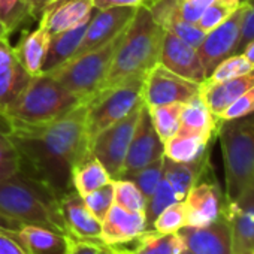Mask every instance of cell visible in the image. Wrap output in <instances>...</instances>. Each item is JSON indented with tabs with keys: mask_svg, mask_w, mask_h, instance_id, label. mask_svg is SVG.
<instances>
[{
	"mask_svg": "<svg viewBox=\"0 0 254 254\" xmlns=\"http://www.w3.org/2000/svg\"><path fill=\"white\" fill-rule=\"evenodd\" d=\"M85 103L54 121L27 126L6 123L0 126L21 156V172L47 186L59 199L72 190V169L90 151L85 133Z\"/></svg>",
	"mask_w": 254,
	"mask_h": 254,
	"instance_id": "1",
	"label": "cell"
},
{
	"mask_svg": "<svg viewBox=\"0 0 254 254\" xmlns=\"http://www.w3.org/2000/svg\"><path fill=\"white\" fill-rule=\"evenodd\" d=\"M20 224L42 226L69 236L59 197L21 171L0 183V226L12 230Z\"/></svg>",
	"mask_w": 254,
	"mask_h": 254,
	"instance_id": "2",
	"label": "cell"
},
{
	"mask_svg": "<svg viewBox=\"0 0 254 254\" xmlns=\"http://www.w3.org/2000/svg\"><path fill=\"white\" fill-rule=\"evenodd\" d=\"M165 33L166 30L156 23L148 8H138L132 23L123 33L100 90L147 75L160 60Z\"/></svg>",
	"mask_w": 254,
	"mask_h": 254,
	"instance_id": "3",
	"label": "cell"
},
{
	"mask_svg": "<svg viewBox=\"0 0 254 254\" xmlns=\"http://www.w3.org/2000/svg\"><path fill=\"white\" fill-rule=\"evenodd\" d=\"M85 103L78 94L62 85L54 76L39 73L32 76L14 103L0 114L6 123L38 126L62 118Z\"/></svg>",
	"mask_w": 254,
	"mask_h": 254,
	"instance_id": "4",
	"label": "cell"
},
{
	"mask_svg": "<svg viewBox=\"0 0 254 254\" xmlns=\"http://www.w3.org/2000/svg\"><path fill=\"white\" fill-rule=\"evenodd\" d=\"M217 136L224 163V200L235 202L244 193L254 190V112L221 121Z\"/></svg>",
	"mask_w": 254,
	"mask_h": 254,
	"instance_id": "5",
	"label": "cell"
},
{
	"mask_svg": "<svg viewBox=\"0 0 254 254\" xmlns=\"http://www.w3.org/2000/svg\"><path fill=\"white\" fill-rule=\"evenodd\" d=\"M144 76H135L121 84L97 91L85 102V133L91 142L102 130L115 124L138 108L142 100Z\"/></svg>",
	"mask_w": 254,
	"mask_h": 254,
	"instance_id": "6",
	"label": "cell"
},
{
	"mask_svg": "<svg viewBox=\"0 0 254 254\" xmlns=\"http://www.w3.org/2000/svg\"><path fill=\"white\" fill-rule=\"evenodd\" d=\"M123 33L118 35L111 42H108L106 45L88 51L64 63L63 66H60L59 69L48 75L54 76L62 85H64L72 93L78 94L82 100H90L102 88L105 82L115 50L123 38Z\"/></svg>",
	"mask_w": 254,
	"mask_h": 254,
	"instance_id": "7",
	"label": "cell"
},
{
	"mask_svg": "<svg viewBox=\"0 0 254 254\" xmlns=\"http://www.w3.org/2000/svg\"><path fill=\"white\" fill-rule=\"evenodd\" d=\"M142 106L144 103L135 108L129 115L109 126L108 129L102 130L90 142L91 154L105 166L112 180H117L121 174L123 163L133 138Z\"/></svg>",
	"mask_w": 254,
	"mask_h": 254,
	"instance_id": "8",
	"label": "cell"
},
{
	"mask_svg": "<svg viewBox=\"0 0 254 254\" xmlns=\"http://www.w3.org/2000/svg\"><path fill=\"white\" fill-rule=\"evenodd\" d=\"M253 2L244 0L236 12H233L224 23L208 32L202 41V44L196 48L206 72V78L212 73V70L227 57L236 54L241 39V32L247 14L251 9Z\"/></svg>",
	"mask_w": 254,
	"mask_h": 254,
	"instance_id": "9",
	"label": "cell"
},
{
	"mask_svg": "<svg viewBox=\"0 0 254 254\" xmlns=\"http://www.w3.org/2000/svg\"><path fill=\"white\" fill-rule=\"evenodd\" d=\"M199 94V84L186 79L163 64L157 63L144 78L142 100L145 106H159L168 103H187Z\"/></svg>",
	"mask_w": 254,
	"mask_h": 254,
	"instance_id": "10",
	"label": "cell"
},
{
	"mask_svg": "<svg viewBox=\"0 0 254 254\" xmlns=\"http://www.w3.org/2000/svg\"><path fill=\"white\" fill-rule=\"evenodd\" d=\"M138 8H109V9H94L87 30L82 36V41L73 54V59L97 50L112 39H115L118 35H121L129 24L132 23ZM69 60V62H70Z\"/></svg>",
	"mask_w": 254,
	"mask_h": 254,
	"instance_id": "11",
	"label": "cell"
},
{
	"mask_svg": "<svg viewBox=\"0 0 254 254\" xmlns=\"http://www.w3.org/2000/svg\"><path fill=\"white\" fill-rule=\"evenodd\" d=\"M162 157H165V144L159 138L154 126L150 120L148 108L144 103L133 138L130 141L129 150H127L123 169L118 178H123L127 174L135 172Z\"/></svg>",
	"mask_w": 254,
	"mask_h": 254,
	"instance_id": "12",
	"label": "cell"
},
{
	"mask_svg": "<svg viewBox=\"0 0 254 254\" xmlns=\"http://www.w3.org/2000/svg\"><path fill=\"white\" fill-rule=\"evenodd\" d=\"M177 233L193 254H233L232 230L224 212L206 226H184Z\"/></svg>",
	"mask_w": 254,
	"mask_h": 254,
	"instance_id": "13",
	"label": "cell"
},
{
	"mask_svg": "<svg viewBox=\"0 0 254 254\" xmlns=\"http://www.w3.org/2000/svg\"><path fill=\"white\" fill-rule=\"evenodd\" d=\"M184 205L187 212L186 226L199 227V226H206L214 220H217L224 209L226 200L217 183L206 181L203 180L202 175L200 180L187 193L184 199Z\"/></svg>",
	"mask_w": 254,
	"mask_h": 254,
	"instance_id": "14",
	"label": "cell"
},
{
	"mask_svg": "<svg viewBox=\"0 0 254 254\" xmlns=\"http://www.w3.org/2000/svg\"><path fill=\"white\" fill-rule=\"evenodd\" d=\"M147 230L145 212L129 211L114 203L102 220L100 241L109 247H123L135 242Z\"/></svg>",
	"mask_w": 254,
	"mask_h": 254,
	"instance_id": "15",
	"label": "cell"
},
{
	"mask_svg": "<svg viewBox=\"0 0 254 254\" xmlns=\"http://www.w3.org/2000/svg\"><path fill=\"white\" fill-rule=\"evenodd\" d=\"M159 63L171 72L193 82L200 84L206 79V72L197 50L169 32L165 33Z\"/></svg>",
	"mask_w": 254,
	"mask_h": 254,
	"instance_id": "16",
	"label": "cell"
},
{
	"mask_svg": "<svg viewBox=\"0 0 254 254\" xmlns=\"http://www.w3.org/2000/svg\"><path fill=\"white\" fill-rule=\"evenodd\" d=\"M223 212L230 224L233 254H250L254 250V190L226 202Z\"/></svg>",
	"mask_w": 254,
	"mask_h": 254,
	"instance_id": "17",
	"label": "cell"
},
{
	"mask_svg": "<svg viewBox=\"0 0 254 254\" xmlns=\"http://www.w3.org/2000/svg\"><path fill=\"white\" fill-rule=\"evenodd\" d=\"M59 205L69 236L102 242V221L90 212V209L84 203L82 196H79L72 189L59 199Z\"/></svg>",
	"mask_w": 254,
	"mask_h": 254,
	"instance_id": "18",
	"label": "cell"
},
{
	"mask_svg": "<svg viewBox=\"0 0 254 254\" xmlns=\"http://www.w3.org/2000/svg\"><path fill=\"white\" fill-rule=\"evenodd\" d=\"M157 24L166 32L197 48L205 35L196 24L186 21L181 15V0H148L147 6Z\"/></svg>",
	"mask_w": 254,
	"mask_h": 254,
	"instance_id": "19",
	"label": "cell"
},
{
	"mask_svg": "<svg viewBox=\"0 0 254 254\" xmlns=\"http://www.w3.org/2000/svg\"><path fill=\"white\" fill-rule=\"evenodd\" d=\"M253 87H254V70L221 82H209L205 79L203 82L199 84V96L205 102L208 109L218 118L220 114L235 99H238Z\"/></svg>",
	"mask_w": 254,
	"mask_h": 254,
	"instance_id": "20",
	"label": "cell"
},
{
	"mask_svg": "<svg viewBox=\"0 0 254 254\" xmlns=\"http://www.w3.org/2000/svg\"><path fill=\"white\" fill-rule=\"evenodd\" d=\"M9 232L29 254H69V236L60 232L35 224H20Z\"/></svg>",
	"mask_w": 254,
	"mask_h": 254,
	"instance_id": "21",
	"label": "cell"
},
{
	"mask_svg": "<svg viewBox=\"0 0 254 254\" xmlns=\"http://www.w3.org/2000/svg\"><path fill=\"white\" fill-rule=\"evenodd\" d=\"M93 12V0H60L48 6L39 18L45 21L50 33L56 35L90 20Z\"/></svg>",
	"mask_w": 254,
	"mask_h": 254,
	"instance_id": "22",
	"label": "cell"
},
{
	"mask_svg": "<svg viewBox=\"0 0 254 254\" xmlns=\"http://www.w3.org/2000/svg\"><path fill=\"white\" fill-rule=\"evenodd\" d=\"M39 24L33 32H27L21 36L18 44L14 47L17 62L26 69L30 76H36L42 70L51 33L42 18L38 20Z\"/></svg>",
	"mask_w": 254,
	"mask_h": 254,
	"instance_id": "23",
	"label": "cell"
},
{
	"mask_svg": "<svg viewBox=\"0 0 254 254\" xmlns=\"http://www.w3.org/2000/svg\"><path fill=\"white\" fill-rule=\"evenodd\" d=\"M88 21L90 20H87L72 29L51 35L41 73H51L73 57V54L76 53V50L82 41V36L87 30Z\"/></svg>",
	"mask_w": 254,
	"mask_h": 254,
	"instance_id": "24",
	"label": "cell"
},
{
	"mask_svg": "<svg viewBox=\"0 0 254 254\" xmlns=\"http://www.w3.org/2000/svg\"><path fill=\"white\" fill-rule=\"evenodd\" d=\"M220 124L221 121L208 109L205 102L197 94L196 97L184 103L180 129L177 133L214 138L217 136Z\"/></svg>",
	"mask_w": 254,
	"mask_h": 254,
	"instance_id": "25",
	"label": "cell"
},
{
	"mask_svg": "<svg viewBox=\"0 0 254 254\" xmlns=\"http://www.w3.org/2000/svg\"><path fill=\"white\" fill-rule=\"evenodd\" d=\"M209 168V154L191 163H180L165 157L163 178L175 190L180 200H184L190 189L200 180L203 172Z\"/></svg>",
	"mask_w": 254,
	"mask_h": 254,
	"instance_id": "26",
	"label": "cell"
},
{
	"mask_svg": "<svg viewBox=\"0 0 254 254\" xmlns=\"http://www.w3.org/2000/svg\"><path fill=\"white\" fill-rule=\"evenodd\" d=\"M70 181H72V189L79 196H85L100 189L102 186L111 183L112 178L105 169V166L91 154V151H88L73 166Z\"/></svg>",
	"mask_w": 254,
	"mask_h": 254,
	"instance_id": "27",
	"label": "cell"
},
{
	"mask_svg": "<svg viewBox=\"0 0 254 254\" xmlns=\"http://www.w3.org/2000/svg\"><path fill=\"white\" fill-rule=\"evenodd\" d=\"M209 144H212V138L177 133L165 142V157L180 163H191L209 154Z\"/></svg>",
	"mask_w": 254,
	"mask_h": 254,
	"instance_id": "28",
	"label": "cell"
},
{
	"mask_svg": "<svg viewBox=\"0 0 254 254\" xmlns=\"http://www.w3.org/2000/svg\"><path fill=\"white\" fill-rule=\"evenodd\" d=\"M135 242V248H127L130 254H181L186 250V244L178 233L147 230Z\"/></svg>",
	"mask_w": 254,
	"mask_h": 254,
	"instance_id": "29",
	"label": "cell"
},
{
	"mask_svg": "<svg viewBox=\"0 0 254 254\" xmlns=\"http://www.w3.org/2000/svg\"><path fill=\"white\" fill-rule=\"evenodd\" d=\"M183 108H184V103H180V102L148 108L150 120L163 144L177 135L180 129V123H181Z\"/></svg>",
	"mask_w": 254,
	"mask_h": 254,
	"instance_id": "30",
	"label": "cell"
},
{
	"mask_svg": "<svg viewBox=\"0 0 254 254\" xmlns=\"http://www.w3.org/2000/svg\"><path fill=\"white\" fill-rule=\"evenodd\" d=\"M30 78L32 76L18 62L0 72V114H3L14 103Z\"/></svg>",
	"mask_w": 254,
	"mask_h": 254,
	"instance_id": "31",
	"label": "cell"
},
{
	"mask_svg": "<svg viewBox=\"0 0 254 254\" xmlns=\"http://www.w3.org/2000/svg\"><path fill=\"white\" fill-rule=\"evenodd\" d=\"M114 203L135 212H145L147 208V199L141 190L133 181L126 178L114 180Z\"/></svg>",
	"mask_w": 254,
	"mask_h": 254,
	"instance_id": "32",
	"label": "cell"
},
{
	"mask_svg": "<svg viewBox=\"0 0 254 254\" xmlns=\"http://www.w3.org/2000/svg\"><path fill=\"white\" fill-rule=\"evenodd\" d=\"M241 3V0H214L200 15L196 26L203 33H208L221 23H224L233 12H236Z\"/></svg>",
	"mask_w": 254,
	"mask_h": 254,
	"instance_id": "33",
	"label": "cell"
},
{
	"mask_svg": "<svg viewBox=\"0 0 254 254\" xmlns=\"http://www.w3.org/2000/svg\"><path fill=\"white\" fill-rule=\"evenodd\" d=\"M163 160H165V157H162L135 172L127 174L123 178L133 181L135 186L144 194V197L148 200L153 196V193L156 191V189L159 187L160 181L163 180Z\"/></svg>",
	"mask_w": 254,
	"mask_h": 254,
	"instance_id": "34",
	"label": "cell"
},
{
	"mask_svg": "<svg viewBox=\"0 0 254 254\" xmlns=\"http://www.w3.org/2000/svg\"><path fill=\"white\" fill-rule=\"evenodd\" d=\"M21 169V156L6 135L3 127L0 126V183L15 177Z\"/></svg>",
	"mask_w": 254,
	"mask_h": 254,
	"instance_id": "35",
	"label": "cell"
},
{
	"mask_svg": "<svg viewBox=\"0 0 254 254\" xmlns=\"http://www.w3.org/2000/svg\"><path fill=\"white\" fill-rule=\"evenodd\" d=\"M186 224H187L186 205L184 200H180L163 209L151 224L150 230H156L157 233H177Z\"/></svg>",
	"mask_w": 254,
	"mask_h": 254,
	"instance_id": "36",
	"label": "cell"
},
{
	"mask_svg": "<svg viewBox=\"0 0 254 254\" xmlns=\"http://www.w3.org/2000/svg\"><path fill=\"white\" fill-rule=\"evenodd\" d=\"M0 20L11 35L26 21L33 18L26 0H0Z\"/></svg>",
	"mask_w": 254,
	"mask_h": 254,
	"instance_id": "37",
	"label": "cell"
},
{
	"mask_svg": "<svg viewBox=\"0 0 254 254\" xmlns=\"http://www.w3.org/2000/svg\"><path fill=\"white\" fill-rule=\"evenodd\" d=\"M180 202L175 190L171 187V184L163 178L159 184V187L156 189V191L153 193V196L147 200V208H145V217H147V226L148 230L151 229V224L154 223V220L157 218V215L166 209L168 206H171L172 203Z\"/></svg>",
	"mask_w": 254,
	"mask_h": 254,
	"instance_id": "38",
	"label": "cell"
},
{
	"mask_svg": "<svg viewBox=\"0 0 254 254\" xmlns=\"http://www.w3.org/2000/svg\"><path fill=\"white\" fill-rule=\"evenodd\" d=\"M254 70V64L241 53V54H233L227 59H224L214 70L212 73L206 78V81L209 82H221L244 73H248Z\"/></svg>",
	"mask_w": 254,
	"mask_h": 254,
	"instance_id": "39",
	"label": "cell"
},
{
	"mask_svg": "<svg viewBox=\"0 0 254 254\" xmlns=\"http://www.w3.org/2000/svg\"><path fill=\"white\" fill-rule=\"evenodd\" d=\"M82 199L90 212L102 221L108 211L111 209V206L114 205V180L102 186L100 189L82 196Z\"/></svg>",
	"mask_w": 254,
	"mask_h": 254,
	"instance_id": "40",
	"label": "cell"
},
{
	"mask_svg": "<svg viewBox=\"0 0 254 254\" xmlns=\"http://www.w3.org/2000/svg\"><path fill=\"white\" fill-rule=\"evenodd\" d=\"M254 112V87L250 88L248 91H245L242 96H239L238 99H235L218 117V120L221 121H227V120H236V118H242L247 117L250 114Z\"/></svg>",
	"mask_w": 254,
	"mask_h": 254,
	"instance_id": "41",
	"label": "cell"
},
{
	"mask_svg": "<svg viewBox=\"0 0 254 254\" xmlns=\"http://www.w3.org/2000/svg\"><path fill=\"white\" fill-rule=\"evenodd\" d=\"M212 2L214 0H181V15L186 21L196 24Z\"/></svg>",
	"mask_w": 254,
	"mask_h": 254,
	"instance_id": "42",
	"label": "cell"
},
{
	"mask_svg": "<svg viewBox=\"0 0 254 254\" xmlns=\"http://www.w3.org/2000/svg\"><path fill=\"white\" fill-rule=\"evenodd\" d=\"M0 254H29L21 242L6 227L0 226Z\"/></svg>",
	"mask_w": 254,
	"mask_h": 254,
	"instance_id": "43",
	"label": "cell"
},
{
	"mask_svg": "<svg viewBox=\"0 0 254 254\" xmlns=\"http://www.w3.org/2000/svg\"><path fill=\"white\" fill-rule=\"evenodd\" d=\"M100 244L69 236V254H99Z\"/></svg>",
	"mask_w": 254,
	"mask_h": 254,
	"instance_id": "44",
	"label": "cell"
},
{
	"mask_svg": "<svg viewBox=\"0 0 254 254\" xmlns=\"http://www.w3.org/2000/svg\"><path fill=\"white\" fill-rule=\"evenodd\" d=\"M148 0H93L94 9L109 8H141L147 6Z\"/></svg>",
	"mask_w": 254,
	"mask_h": 254,
	"instance_id": "45",
	"label": "cell"
},
{
	"mask_svg": "<svg viewBox=\"0 0 254 254\" xmlns=\"http://www.w3.org/2000/svg\"><path fill=\"white\" fill-rule=\"evenodd\" d=\"M17 63L14 47L9 44V36H0V72Z\"/></svg>",
	"mask_w": 254,
	"mask_h": 254,
	"instance_id": "46",
	"label": "cell"
},
{
	"mask_svg": "<svg viewBox=\"0 0 254 254\" xmlns=\"http://www.w3.org/2000/svg\"><path fill=\"white\" fill-rule=\"evenodd\" d=\"M254 41V2L251 5V9L250 12L247 14V18L244 21V26H242V32H241V39H239V47H238V51L236 53H242V50L245 48V45L248 42Z\"/></svg>",
	"mask_w": 254,
	"mask_h": 254,
	"instance_id": "47",
	"label": "cell"
},
{
	"mask_svg": "<svg viewBox=\"0 0 254 254\" xmlns=\"http://www.w3.org/2000/svg\"><path fill=\"white\" fill-rule=\"evenodd\" d=\"M57 2H60V0H26V3H27V6L30 9V14H32L33 20H39L42 12L48 6H51V5H54Z\"/></svg>",
	"mask_w": 254,
	"mask_h": 254,
	"instance_id": "48",
	"label": "cell"
},
{
	"mask_svg": "<svg viewBox=\"0 0 254 254\" xmlns=\"http://www.w3.org/2000/svg\"><path fill=\"white\" fill-rule=\"evenodd\" d=\"M242 54L254 64V41H251L245 45V48L242 50Z\"/></svg>",
	"mask_w": 254,
	"mask_h": 254,
	"instance_id": "49",
	"label": "cell"
},
{
	"mask_svg": "<svg viewBox=\"0 0 254 254\" xmlns=\"http://www.w3.org/2000/svg\"><path fill=\"white\" fill-rule=\"evenodd\" d=\"M99 254H117V250H115L114 247L100 244V251H99Z\"/></svg>",
	"mask_w": 254,
	"mask_h": 254,
	"instance_id": "50",
	"label": "cell"
},
{
	"mask_svg": "<svg viewBox=\"0 0 254 254\" xmlns=\"http://www.w3.org/2000/svg\"><path fill=\"white\" fill-rule=\"evenodd\" d=\"M117 250V254H130V251L127 248H123V247H114Z\"/></svg>",
	"mask_w": 254,
	"mask_h": 254,
	"instance_id": "51",
	"label": "cell"
},
{
	"mask_svg": "<svg viewBox=\"0 0 254 254\" xmlns=\"http://www.w3.org/2000/svg\"><path fill=\"white\" fill-rule=\"evenodd\" d=\"M0 36H9V33L6 32V29H5V26L2 23V20H0Z\"/></svg>",
	"mask_w": 254,
	"mask_h": 254,
	"instance_id": "52",
	"label": "cell"
},
{
	"mask_svg": "<svg viewBox=\"0 0 254 254\" xmlns=\"http://www.w3.org/2000/svg\"><path fill=\"white\" fill-rule=\"evenodd\" d=\"M181 254H193V253H191V251H189V250L186 248V250H184V251H183Z\"/></svg>",
	"mask_w": 254,
	"mask_h": 254,
	"instance_id": "53",
	"label": "cell"
},
{
	"mask_svg": "<svg viewBox=\"0 0 254 254\" xmlns=\"http://www.w3.org/2000/svg\"><path fill=\"white\" fill-rule=\"evenodd\" d=\"M241 2H244V0H241ZM248 2H254V0H248Z\"/></svg>",
	"mask_w": 254,
	"mask_h": 254,
	"instance_id": "54",
	"label": "cell"
},
{
	"mask_svg": "<svg viewBox=\"0 0 254 254\" xmlns=\"http://www.w3.org/2000/svg\"><path fill=\"white\" fill-rule=\"evenodd\" d=\"M250 254H254V250H253V251H251V253H250Z\"/></svg>",
	"mask_w": 254,
	"mask_h": 254,
	"instance_id": "55",
	"label": "cell"
}]
</instances>
